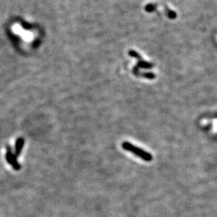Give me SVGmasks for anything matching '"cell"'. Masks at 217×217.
I'll use <instances>...</instances> for the list:
<instances>
[{"label": "cell", "mask_w": 217, "mask_h": 217, "mask_svg": "<svg viewBox=\"0 0 217 217\" xmlns=\"http://www.w3.org/2000/svg\"><path fill=\"white\" fill-rule=\"evenodd\" d=\"M121 146L124 150L131 152V153H133L134 155L138 156L139 158L142 159L145 161V162H151L152 159H153L152 154H150L149 152H146L144 149H141V148L133 145V144L129 143V142H123Z\"/></svg>", "instance_id": "cell-1"}, {"label": "cell", "mask_w": 217, "mask_h": 217, "mask_svg": "<svg viewBox=\"0 0 217 217\" xmlns=\"http://www.w3.org/2000/svg\"><path fill=\"white\" fill-rule=\"evenodd\" d=\"M7 153H6V159L9 164H11L15 170H19L20 168V164L17 162L16 158L13 152L11 151V148L10 146H7Z\"/></svg>", "instance_id": "cell-2"}, {"label": "cell", "mask_w": 217, "mask_h": 217, "mask_svg": "<svg viewBox=\"0 0 217 217\" xmlns=\"http://www.w3.org/2000/svg\"><path fill=\"white\" fill-rule=\"evenodd\" d=\"M25 143V140L23 138V137H20L18 138L17 140H16V145H15V152H16V155L19 156L20 152L22 151L23 147H24Z\"/></svg>", "instance_id": "cell-3"}, {"label": "cell", "mask_w": 217, "mask_h": 217, "mask_svg": "<svg viewBox=\"0 0 217 217\" xmlns=\"http://www.w3.org/2000/svg\"><path fill=\"white\" fill-rule=\"evenodd\" d=\"M213 132L217 133V118L213 120Z\"/></svg>", "instance_id": "cell-4"}]
</instances>
